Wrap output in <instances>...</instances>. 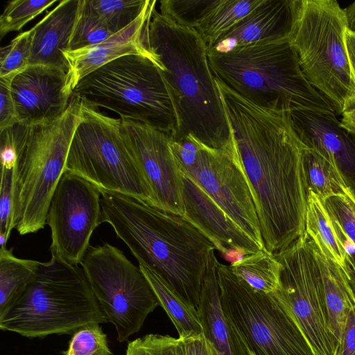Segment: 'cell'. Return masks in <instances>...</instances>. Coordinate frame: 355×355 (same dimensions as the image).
Wrapping results in <instances>:
<instances>
[{
	"instance_id": "1",
	"label": "cell",
	"mask_w": 355,
	"mask_h": 355,
	"mask_svg": "<svg viewBox=\"0 0 355 355\" xmlns=\"http://www.w3.org/2000/svg\"><path fill=\"white\" fill-rule=\"evenodd\" d=\"M216 83L252 193L265 250L277 253L305 232L304 146L286 112L261 108L216 78Z\"/></svg>"
},
{
	"instance_id": "2",
	"label": "cell",
	"mask_w": 355,
	"mask_h": 355,
	"mask_svg": "<svg viewBox=\"0 0 355 355\" xmlns=\"http://www.w3.org/2000/svg\"><path fill=\"white\" fill-rule=\"evenodd\" d=\"M103 223H107L139 263L158 274L198 309L211 252V240L184 216L137 198L100 191Z\"/></svg>"
},
{
	"instance_id": "3",
	"label": "cell",
	"mask_w": 355,
	"mask_h": 355,
	"mask_svg": "<svg viewBox=\"0 0 355 355\" xmlns=\"http://www.w3.org/2000/svg\"><path fill=\"white\" fill-rule=\"evenodd\" d=\"M151 51L163 67L161 73L177 120L173 139L192 137L214 148L235 145L224 105L200 35L165 17L156 9L148 30Z\"/></svg>"
},
{
	"instance_id": "4",
	"label": "cell",
	"mask_w": 355,
	"mask_h": 355,
	"mask_svg": "<svg viewBox=\"0 0 355 355\" xmlns=\"http://www.w3.org/2000/svg\"><path fill=\"white\" fill-rule=\"evenodd\" d=\"M208 60L217 80L261 108L335 112L306 78L291 40L250 44L226 53L208 51Z\"/></svg>"
},
{
	"instance_id": "5",
	"label": "cell",
	"mask_w": 355,
	"mask_h": 355,
	"mask_svg": "<svg viewBox=\"0 0 355 355\" xmlns=\"http://www.w3.org/2000/svg\"><path fill=\"white\" fill-rule=\"evenodd\" d=\"M107 322L81 266L51 255L35 281L0 315V329L28 338L73 334L90 324Z\"/></svg>"
},
{
	"instance_id": "6",
	"label": "cell",
	"mask_w": 355,
	"mask_h": 355,
	"mask_svg": "<svg viewBox=\"0 0 355 355\" xmlns=\"http://www.w3.org/2000/svg\"><path fill=\"white\" fill-rule=\"evenodd\" d=\"M157 60L129 54L110 61L79 80L71 96L139 121L174 138L177 120Z\"/></svg>"
},
{
	"instance_id": "7",
	"label": "cell",
	"mask_w": 355,
	"mask_h": 355,
	"mask_svg": "<svg viewBox=\"0 0 355 355\" xmlns=\"http://www.w3.org/2000/svg\"><path fill=\"white\" fill-rule=\"evenodd\" d=\"M347 15L335 0H302L291 39L309 83L342 114L355 104L347 46Z\"/></svg>"
},
{
	"instance_id": "8",
	"label": "cell",
	"mask_w": 355,
	"mask_h": 355,
	"mask_svg": "<svg viewBox=\"0 0 355 355\" xmlns=\"http://www.w3.org/2000/svg\"><path fill=\"white\" fill-rule=\"evenodd\" d=\"M65 172L83 178L100 191L131 196L153 206L148 187L125 143L121 119L106 116L83 100Z\"/></svg>"
},
{
	"instance_id": "9",
	"label": "cell",
	"mask_w": 355,
	"mask_h": 355,
	"mask_svg": "<svg viewBox=\"0 0 355 355\" xmlns=\"http://www.w3.org/2000/svg\"><path fill=\"white\" fill-rule=\"evenodd\" d=\"M216 273L223 311L252 355H315L275 293L253 289L219 262Z\"/></svg>"
},
{
	"instance_id": "10",
	"label": "cell",
	"mask_w": 355,
	"mask_h": 355,
	"mask_svg": "<svg viewBox=\"0 0 355 355\" xmlns=\"http://www.w3.org/2000/svg\"><path fill=\"white\" fill-rule=\"evenodd\" d=\"M80 106V98L71 96L61 116L52 121L30 126L19 174L16 230L20 235L36 233L46 224L51 200L66 171Z\"/></svg>"
},
{
	"instance_id": "11",
	"label": "cell",
	"mask_w": 355,
	"mask_h": 355,
	"mask_svg": "<svg viewBox=\"0 0 355 355\" xmlns=\"http://www.w3.org/2000/svg\"><path fill=\"white\" fill-rule=\"evenodd\" d=\"M107 322L123 343L143 326L159 300L139 267L116 247L89 248L80 264Z\"/></svg>"
},
{
	"instance_id": "12",
	"label": "cell",
	"mask_w": 355,
	"mask_h": 355,
	"mask_svg": "<svg viewBox=\"0 0 355 355\" xmlns=\"http://www.w3.org/2000/svg\"><path fill=\"white\" fill-rule=\"evenodd\" d=\"M172 146L181 171L194 180L235 225L265 250L252 193L236 144L218 149L188 137L173 140Z\"/></svg>"
},
{
	"instance_id": "13",
	"label": "cell",
	"mask_w": 355,
	"mask_h": 355,
	"mask_svg": "<svg viewBox=\"0 0 355 355\" xmlns=\"http://www.w3.org/2000/svg\"><path fill=\"white\" fill-rule=\"evenodd\" d=\"M282 264L275 293L288 308L315 355H336L339 343L330 326L322 278L311 237L305 232L274 254Z\"/></svg>"
},
{
	"instance_id": "14",
	"label": "cell",
	"mask_w": 355,
	"mask_h": 355,
	"mask_svg": "<svg viewBox=\"0 0 355 355\" xmlns=\"http://www.w3.org/2000/svg\"><path fill=\"white\" fill-rule=\"evenodd\" d=\"M101 223L100 191L83 178L64 172L54 191L47 213L51 255L78 266L90 247L94 231Z\"/></svg>"
},
{
	"instance_id": "15",
	"label": "cell",
	"mask_w": 355,
	"mask_h": 355,
	"mask_svg": "<svg viewBox=\"0 0 355 355\" xmlns=\"http://www.w3.org/2000/svg\"><path fill=\"white\" fill-rule=\"evenodd\" d=\"M127 146L150 191L153 206L184 216L183 180L172 137L146 123L121 119Z\"/></svg>"
},
{
	"instance_id": "16",
	"label": "cell",
	"mask_w": 355,
	"mask_h": 355,
	"mask_svg": "<svg viewBox=\"0 0 355 355\" xmlns=\"http://www.w3.org/2000/svg\"><path fill=\"white\" fill-rule=\"evenodd\" d=\"M286 113L302 144L329 161L355 193V132L345 127L334 112L304 109Z\"/></svg>"
},
{
	"instance_id": "17",
	"label": "cell",
	"mask_w": 355,
	"mask_h": 355,
	"mask_svg": "<svg viewBox=\"0 0 355 355\" xmlns=\"http://www.w3.org/2000/svg\"><path fill=\"white\" fill-rule=\"evenodd\" d=\"M67 82V72L48 65H29L16 75L10 88L19 123L31 126L61 116L71 97L66 90Z\"/></svg>"
},
{
	"instance_id": "18",
	"label": "cell",
	"mask_w": 355,
	"mask_h": 355,
	"mask_svg": "<svg viewBox=\"0 0 355 355\" xmlns=\"http://www.w3.org/2000/svg\"><path fill=\"white\" fill-rule=\"evenodd\" d=\"M182 173L184 216L211 240L227 261L233 263L261 250L194 180Z\"/></svg>"
},
{
	"instance_id": "19",
	"label": "cell",
	"mask_w": 355,
	"mask_h": 355,
	"mask_svg": "<svg viewBox=\"0 0 355 355\" xmlns=\"http://www.w3.org/2000/svg\"><path fill=\"white\" fill-rule=\"evenodd\" d=\"M302 0H262L247 15L207 46L209 52L226 53L250 44L291 40Z\"/></svg>"
},
{
	"instance_id": "20",
	"label": "cell",
	"mask_w": 355,
	"mask_h": 355,
	"mask_svg": "<svg viewBox=\"0 0 355 355\" xmlns=\"http://www.w3.org/2000/svg\"><path fill=\"white\" fill-rule=\"evenodd\" d=\"M157 1H150L141 15L123 31L103 42L63 54L69 64L66 90L71 96L80 80L105 64L121 56L139 54L158 59L151 51L148 30Z\"/></svg>"
},
{
	"instance_id": "21",
	"label": "cell",
	"mask_w": 355,
	"mask_h": 355,
	"mask_svg": "<svg viewBox=\"0 0 355 355\" xmlns=\"http://www.w3.org/2000/svg\"><path fill=\"white\" fill-rule=\"evenodd\" d=\"M82 0H62L35 26L30 65L42 64L61 69L68 73L63 52L68 51Z\"/></svg>"
},
{
	"instance_id": "22",
	"label": "cell",
	"mask_w": 355,
	"mask_h": 355,
	"mask_svg": "<svg viewBox=\"0 0 355 355\" xmlns=\"http://www.w3.org/2000/svg\"><path fill=\"white\" fill-rule=\"evenodd\" d=\"M218 263L214 251L207 267L198 308L203 335L217 355H252L241 335L223 311L216 273Z\"/></svg>"
},
{
	"instance_id": "23",
	"label": "cell",
	"mask_w": 355,
	"mask_h": 355,
	"mask_svg": "<svg viewBox=\"0 0 355 355\" xmlns=\"http://www.w3.org/2000/svg\"><path fill=\"white\" fill-rule=\"evenodd\" d=\"M312 242L322 278L331 329L340 344L349 315L355 306V300L341 268L313 240Z\"/></svg>"
},
{
	"instance_id": "24",
	"label": "cell",
	"mask_w": 355,
	"mask_h": 355,
	"mask_svg": "<svg viewBox=\"0 0 355 355\" xmlns=\"http://www.w3.org/2000/svg\"><path fill=\"white\" fill-rule=\"evenodd\" d=\"M151 285L159 305L166 312L182 340L203 334L198 309L189 304L155 271L139 263Z\"/></svg>"
},
{
	"instance_id": "25",
	"label": "cell",
	"mask_w": 355,
	"mask_h": 355,
	"mask_svg": "<svg viewBox=\"0 0 355 355\" xmlns=\"http://www.w3.org/2000/svg\"><path fill=\"white\" fill-rule=\"evenodd\" d=\"M42 262L15 257L0 248V315L9 309L35 281Z\"/></svg>"
},
{
	"instance_id": "26",
	"label": "cell",
	"mask_w": 355,
	"mask_h": 355,
	"mask_svg": "<svg viewBox=\"0 0 355 355\" xmlns=\"http://www.w3.org/2000/svg\"><path fill=\"white\" fill-rule=\"evenodd\" d=\"M302 167L306 196L314 193L324 202L331 196L345 194L349 189L335 166L313 149L303 147Z\"/></svg>"
},
{
	"instance_id": "27",
	"label": "cell",
	"mask_w": 355,
	"mask_h": 355,
	"mask_svg": "<svg viewBox=\"0 0 355 355\" xmlns=\"http://www.w3.org/2000/svg\"><path fill=\"white\" fill-rule=\"evenodd\" d=\"M229 267L237 278L256 291L270 294L280 288L282 264L265 250L243 256Z\"/></svg>"
},
{
	"instance_id": "28",
	"label": "cell",
	"mask_w": 355,
	"mask_h": 355,
	"mask_svg": "<svg viewBox=\"0 0 355 355\" xmlns=\"http://www.w3.org/2000/svg\"><path fill=\"white\" fill-rule=\"evenodd\" d=\"M305 232L343 269L346 254L322 201L314 193L307 196Z\"/></svg>"
},
{
	"instance_id": "29",
	"label": "cell",
	"mask_w": 355,
	"mask_h": 355,
	"mask_svg": "<svg viewBox=\"0 0 355 355\" xmlns=\"http://www.w3.org/2000/svg\"><path fill=\"white\" fill-rule=\"evenodd\" d=\"M262 0H216L213 8L193 28L207 46L236 24Z\"/></svg>"
},
{
	"instance_id": "30",
	"label": "cell",
	"mask_w": 355,
	"mask_h": 355,
	"mask_svg": "<svg viewBox=\"0 0 355 355\" xmlns=\"http://www.w3.org/2000/svg\"><path fill=\"white\" fill-rule=\"evenodd\" d=\"M86 2L114 35L135 21L149 0H86Z\"/></svg>"
},
{
	"instance_id": "31",
	"label": "cell",
	"mask_w": 355,
	"mask_h": 355,
	"mask_svg": "<svg viewBox=\"0 0 355 355\" xmlns=\"http://www.w3.org/2000/svg\"><path fill=\"white\" fill-rule=\"evenodd\" d=\"M322 202L345 254L355 252V193L349 189L345 194L331 196Z\"/></svg>"
},
{
	"instance_id": "32",
	"label": "cell",
	"mask_w": 355,
	"mask_h": 355,
	"mask_svg": "<svg viewBox=\"0 0 355 355\" xmlns=\"http://www.w3.org/2000/svg\"><path fill=\"white\" fill-rule=\"evenodd\" d=\"M113 34L82 0L78 17L70 40L68 51H76L104 42Z\"/></svg>"
},
{
	"instance_id": "33",
	"label": "cell",
	"mask_w": 355,
	"mask_h": 355,
	"mask_svg": "<svg viewBox=\"0 0 355 355\" xmlns=\"http://www.w3.org/2000/svg\"><path fill=\"white\" fill-rule=\"evenodd\" d=\"M33 31L21 33L0 49V78L12 80L30 65Z\"/></svg>"
},
{
	"instance_id": "34",
	"label": "cell",
	"mask_w": 355,
	"mask_h": 355,
	"mask_svg": "<svg viewBox=\"0 0 355 355\" xmlns=\"http://www.w3.org/2000/svg\"><path fill=\"white\" fill-rule=\"evenodd\" d=\"M57 0H14L6 5L0 17V37L7 33L21 30L25 24Z\"/></svg>"
},
{
	"instance_id": "35",
	"label": "cell",
	"mask_w": 355,
	"mask_h": 355,
	"mask_svg": "<svg viewBox=\"0 0 355 355\" xmlns=\"http://www.w3.org/2000/svg\"><path fill=\"white\" fill-rule=\"evenodd\" d=\"M216 3V0H162L160 14L178 25L194 28Z\"/></svg>"
},
{
	"instance_id": "36",
	"label": "cell",
	"mask_w": 355,
	"mask_h": 355,
	"mask_svg": "<svg viewBox=\"0 0 355 355\" xmlns=\"http://www.w3.org/2000/svg\"><path fill=\"white\" fill-rule=\"evenodd\" d=\"M63 355H112L107 335L100 324H87L76 330L71 336Z\"/></svg>"
},
{
	"instance_id": "37",
	"label": "cell",
	"mask_w": 355,
	"mask_h": 355,
	"mask_svg": "<svg viewBox=\"0 0 355 355\" xmlns=\"http://www.w3.org/2000/svg\"><path fill=\"white\" fill-rule=\"evenodd\" d=\"M125 355H186V350L180 338L147 334L128 342Z\"/></svg>"
},
{
	"instance_id": "38",
	"label": "cell",
	"mask_w": 355,
	"mask_h": 355,
	"mask_svg": "<svg viewBox=\"0 0 355 355\" xmlns=\"http://www.w3.org/2000/svg\"><path fill=\"white\" fill-rule=\"evenodd\" d=\"M11 82L0 78V131L19 123L10 88Z\"/></svg>"
},
{
	"instance_id": "39",
	"label": "cell",
	"mask_w": 355,
	"mask_h": 355,
	"mask_svg": "<svg viewBox=\"0 0 355 355\" xmlns=\"http://www.w3.org/2000/svg\"><path fill=\"white\" fill-rule=\"evenodd\" d=\"M336 355H355V306L349 315Z\"/></svg>"
},
{
	"instance_id": "40",
	"label": "cell",
	"mask_w": 355,
	"mask_h": 355,
	"mask_svg": "<svg viewBox=\"0 0 355 355\" xmlns=\"http://www.w3.org/2000/svg\"><path fill=\"white\" fill-rule=\"evenodd\" d=\"M186 355H217L211 344L203 334L182 340Z\"/></svg>"
},
{
	"instance_id": "41",
	"label": "cell",
	"mask_w": 355,
	"mask_h": 355,
	"mask_svg": "<svg viewBox=\"0 0 355 355\" xmlns=\"http://www.w3.org/2000/svg\"><path fill=\"white\" fill-rule=\"evenodd\" d=\"M342 270L355 300V252L346 254L345 266Z\"/></svg>"
},
{
	"instance_id": "42",
	"label": "cell",
	"mask_w": 355,
	"mask_h": 355,
	"mask_svg": "<svg viewBox=\"0 0 355 355\" xmlns=\"http://www.w3.org/2000/svg\"><path fill=\"white\" fill-rule=\"evenodd\" d=\"M345 42L351 67V71L355 80V32L347 29L345 32Z\"/></svg>"
},
{
	"instance_id": "43",
	"label": "cell",
	"mask_w": 355,
	"mask_h": 355,
	"mask_svg": "<svg viewBox=\"0 0 355 355\" xmlns=\"http://www.w3.org/2000/svg\"><path fill=\"white\" fill-rule=\"evenodd\" d=\"M341 123L347 129L355 132V104L342 113Z\"/></svg>"
},
{
	"instance_id": "44",
	"label": "cell",
	"mask_w": 355,
	"mask_h": 355,
	"mask_svg": "<svg viewBox=\"0 0 355 355\" xmlns=\"http://www.w3.org/2000/svg\"><path fill=\"white\" fill-rule=\"evenodd\" d=\"M348 29L355 32V1L349 4L346 8H345Z\"/></svg>"
},
{
	"instance_id": "45",
	"label": "cell",
	"mask_w": 355,
	"mask_h": 355,
	"mask_svg": "<svg viewBox=\"0 0 355 355\" xmlns=\"http://www.w3.org/2000/svg\"></svg>"
}]
</instances>
